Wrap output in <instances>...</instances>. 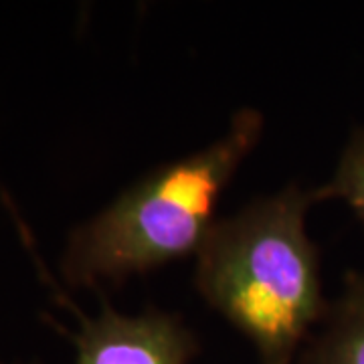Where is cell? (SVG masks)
Instances as JSON below:
<instances>
[{"mask_svg": "<svg viewBox=\"0 0 364 364\" xmlns=\"http://www.w3.org/2000/svg\"><path fill=\"white\" fill-rule=\"evenodd\" d=\"M314 191L287 186L215 223L196 253V287L247 336L261 364H291L322 320L318 247L306 233Z\"/></svg>", "mask_w": 364, "mask_h": 364, "instance_id": "1", "label": "cell"}, {"mask_svg": "<svg viewBox=\"0 0 364 364\" xmlns=\"http://www.w3.org/2000/svg\"><path fill=\"white\" fill-rule=\"evenodd\" d=\"M261 132L259 112L239 109L219 142L154 170L73 229L61 259L69 286L119 284L136 273L196 255L217 223L215 210L225 186Z\"/></svg>", "mask_w": 364, "mask_h": 364, "instance_id": "2", "label": "cell"}, {"mask_svg": "<svg viewBox=\"0 0 364 364\" xmlns=\"http://www.w3.org/2000/svg\"><path fill=\"white\" fill-rule=\"evenodd\" d=\"M73 340L75 364H188L198 352V340L178 316L152 308L128 316L107 301L95 318H81Z\"/></svg>", "mask_w": 364, "mask_h": 364, "instance_id": "3", "label": "cell"}, {"mask_svg": "<svg viewBox=\"0 0 364 364\" xmlns=\"http://www.w3.org/2000/svg\"><path fill=\"white\" fill-rule=\"evenodd\" d=\"M324 318V332L308 344L301 364H364V273L346 275Z\"/></svg>", "mask_w": 364, "mask_h": 364, "instance_id": "4", "label": "cell"}, {"mask_svg": "<svg viewBox=\"0 0 364 364\" xmlns=\"http://www.w3.org/2000/svg\"><path fill=\"white\" fill-rule=\"evenodd\" d=\"M314 198L316 203L326 198H342L364 223V128L354 132L332 181L316 188Z\"/></svg>", "mask_w": 364, "mask_h": 364, "instance_id": "5", "label": "cell"}]
</instances>
